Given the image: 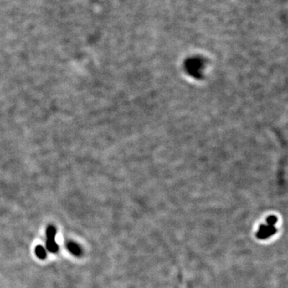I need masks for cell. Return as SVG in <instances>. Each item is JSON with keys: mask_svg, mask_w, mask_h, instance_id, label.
<instances>
[{"mask_svg": "<svg viewBox=\"0 0 288 288\" xmlns=\"http://www.w3.org/2000/svg\"><path fill=\"white\" fill-rule=\"evenodd\" d=\"M56 229L53 226H50L47 229V250L51 253H56L59 250V246L55 242Z\"/></svg>", "mask_w": 288, "mask_h": 288, "instance_id": "6da1fadb", "label": "cell"}, {"mask_svg": "<svg viewBox=\"0 0 288 288\" xmlns=\"http://www.w3.org/2000/svg\"><path fill=\"white\" fill-rule=\"evenodd\" d=\"M67 247L69 251L71 253L72 255H74L75 256H79L82 254V250L80 248L79 245L77 243H74V242H69L67 244Z\"/></svg>", "mask_w": 288, "mask_h": 288, "instance_id": "7a4b0ae2", "label": "cell"}, {"mask_svg": "<svg viewBox=\"0 0 288 288\" xmlns=\"http://www.w3.org/2000/svg\"><path fill=\"white\" fill-rule=\"evenodd\" d=\"M35 254L41 259H44L47 258V251H46L45 248L42 246H37L35 247Z\"/></svg>", "mask_w": 288, "mask_h": 288, "instance_id": "3957f363", "label": "cell"}]
</instances>
